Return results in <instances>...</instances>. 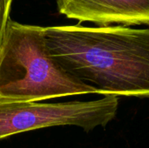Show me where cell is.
Here are the masks:
<instances>
[{
  "label": "cell",
  "instance_id": "cell-1",
  "mask_svg": "<svg viewBox=\"0 0 149 148\" xmlns=\"http://www.w3.org/2000/svg\"><path fill=\"white\" fill-rule=\"evenodd\" d=\"M44 33L56 63L99 94L149 98V29L76 24Z\"/></svg>",
  "mask_w": 149,
  "mask_h": 148
},
{
  "label": "cell",
  "instance_id": "cell-2",
  "mask_svg": "<svg viewBox=\"0 0 149 148\" xmlns=\"http://www.w3.org/2000/svg\"><path fill=\"white\" fill-rule=\"evenodd\" d=\"M44 29L10 19L0 46V103L99 93L56 63L47 48Z\"/></svg>",
  "mask_w": 149,
  "mask_h": 148
},
{
  "label": "cell",
  "instance_id": "cell-3",
  "mask_svg": "<svg viewBox=\"0 0 149 148\" xmlns=\"http://www.w3.org/2000/svg\"><path fill=\"white\" fill-rule=\"evenodd\" d=\"M119 96L104 95L89 101L59 103H0V140L29 131L74 126L89 132L105 127L116 116Z\"/></svg>",
  "mask_w": 149,
  "mask_h": 148
},
{
  "label": "cell",
  "instance_id": "cell-4",
  "mask_svg": "<svg viewBox=\"0 0 149 148\" xmlns=\"http://www.w3.org/2000/svg\"><path fill=\"white\" fill-rule=\"evenodd\" d=\"M58 12L100 26L149 25V0H57Z\"/></svg>",
  "mask_w": 149,
  "mask_h": 148
},
{
  "label": "cell",
  "instance_id": "cell-5",
  "mask_svg": "<svg viewBox=\"0 0 149 148\" xmlns=\"http://www.w3.org/2000/svg\"><path fill=\"white\" fill-rule=\"evenodd\" d=\"M12 2L13 0H0V46L10 21V11Z\"/></svg>",
  "mask_w": 149,
  "mask_h": 148
}]
</instances>
